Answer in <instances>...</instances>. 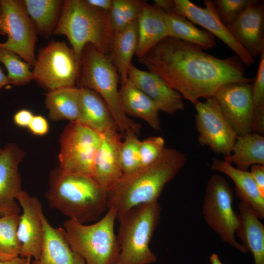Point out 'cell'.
<instances>
[{"label": "cell", "instance_id": "cell-1", "mask_svg": "<svg viewBox=\"0 0 264 264\" xmlns=\"http://www.w3.org/2000/svg\"><path fill=\"white\" fill-rule=\"evenodd\" d=\"M138 59L194 105L200 98L214 97L225 84L251 83L253 80L245 76L243 62L237 56L219 58L171 37L162 39Z\"/></svg>", "mask_w": 264, "mask_h": 264}, {"label": "cell", "instance_id": "cell-2", "mask_svg": "<svg viewBox=\"0 0 264 264\" xmlns=\"http://www.w3.org/2000/svg\"><path fill=\"white\" fill-rule=\"evenodd\" d=\"M186 161L184 153L165 147L154 162L123 175L107 190L108 209L113 208L117 219L135 206L158 201L166 184Z\"/></svg>", "mask_w": 264, "mask_h": 264}, {"label": "cell", "instance_id": "cell-3", "mask_svg": "<svg viewBox=\"0 0 264 264\" xmlns=\"http://www.w3.org/2000/svg\"><path fill=\"white\" fill-rule=\"evenodd\" d=\"M45 197L50 208L81 223L96 221L108 210L107 190L91 176L66 173L59 167L50 174Z\"/></svg>", "mask_w": 264, "mask_h": 264}, {"label": "cell", "instance_id": "cell-4", "mask_svg": "<svg viewBox=\"0 0 264 264\" xmlns=\"http://www.w3.org/2000/svg\"><path fill=\"white\" fill-rule=\"evenodd\" d=\"M53 34L67 37L80 65L87 44L109 56L114 33L109 12L92 6L86 0H66Z\"/></svg>", "mask_w": 264, "mask_h": 264}, {"label": "cell", "instance_id": "cell-5", "mask_svg": "<svg viewBox=\"0 0 264 264\" xmlns=\"http://www.w3.org/2000/svg\"><path fill=\"white\" fill-rule=\"evenodd\" d=\"M119 75L110 57L98 51L92 44L85 45L82 52L77 83L80 88L98 93L108 106L120 132L132 131L137 135L141 126L124 111L118 84Z\"/></svg>", "mask_w": 264, "mask_h": 264}, {"label": "cell", "instance_id": "cell-6", "mask_svg": "<svg viewBox=\"0 0 264 264\" xmlns=\"http://www.w3.org/2000/svg\"><path fill=\"white\" fill-rule=\"evenodd\" d=\"M161 209L158 201L135 206L117 220L120 252L116 264H151L157 257L150 243L158 225Z\"/></svg>", "mask_w": 264, "mask_h": 264}, {"label": "cell", "instance_id": "cell-7", "mask_svg": "<svg viewBox=\"0 0 264 264\" xmlns=\"http://www.w3.org/2000/svg\"><path fill=\"white\" fill-rule=\"evenodd\" d=\"M115 210L109 208L103 218L90 224L68 219L64 223L66 239L86 264H116L120 252L114 232Z\"/></svg>", "mask_w": 264, "mask_h": 264}, {"label": "cell", "instance_id": "cell-8", "mask_svg": "<svg viewBox=\"0 0 264 264\" xmlns=\"http://www.w3.org/2000/svg\"><path fill=\"white\" fill-rule=\"evenodd\" d=\"M233 191L227 180L219 174H213L206 187L202 212L208 226L225 242L243 253L247 251L236 240L238 214L233 209Z\"/></svg>", "mask_w": 264, "mask_h": 264}, {"label": "cell", "instance_id": "cell-9", "mask_svg": "<svg viewBox=\"0 0 264 264\" xmlns=\"http://www.w3.org/2000/svg\"><path fill=\"white\" fill-rule=\"evenodd\" d=\"M80 65L72 48L64 42H50L39 49L32 71L33 80L48 91L74 87Z\"/></svg>", "mask_w": 264, "mask_h": 264}, {"label": "cell", "instance_id": "cell-10", "mask_svg": "<svg viewBox=\"0 0 264 264\" xmlns=\"http://www.w3.org/2000/svg\"><path fill=\"white\" fill-rule=\"evenodd\" d=\"M0 34L8 39L0 47L10 50L33 67L37 31L22 0H0Z\"/></svg>", "mask_w": 264, "mask_h": 264}, {"label": "cell", "instance_id": "cell-11", "mask_svg": "<svg viewBox=\"0 0 264 264\" xmlns=\"http://www.w3.org/2000/svg\"><path fill=\"white\" fill-rule=\"evenodd\" d=\"M101 134L79 123L70 122L60 137L59 167L63 172L92 176Z\"/></svg>", "mask_w": 264, "mask_h": 264}, {"label": "cell", "instance_id": "cell-12", "mask_svg": "<svg viewBox=\"0 0 264 264\" xmlns=\"http://www.w3.org/2000/svg\"><path fill=\"white\" fill-rule=\"evenodd\" d=\"M194 105L199 144L208 146L217 154L224 157L230 155L238 135L222 113L215 97L208 98L204 102L198 101Z\"/></svg>", "mask_w": 264, "mask_h": 264}, {"label": "cell", "instance_id": "cell-13", "mask_svg": "<svg viewBox=\"0 0 264 264\" xmlns=\"http://www.w3.org/2000/svg\"><path fill=\"white\" fill-rule=\"evenodd\" d=\"M204 7L197 6L189 0H170L166 12L184 17L198 24L217 37L232 49L245 64L249 66L254 59L233 37L220 20L214 1L204 0Z\"/></svg>", "mask_w": 264, "mask_h": 264}, {"label": "cell", "instance_id": "cell-14", "mask_svg": "<svg viewBox=\"0 0 264 264\" xmlns=\"http://www.w3.org/2000/svg\"><path fill=\"white\" fill-rule=\"evenodd\" d=\"M214 97L238 136L252 132L254 106L250 83H228L222 86Z\"/></svg>", "mask_w": 264, "mask_h": 264}, {"label": "cell", "instance_id": "cell-15", "mask_svg": "<svg viewBox=\"0 0 264 264\" xmlns=\"http://www.w3.org/2000/svg\"><path fill=\"white\" fill-rule=\"evenodd\" d=\"M22 207L17 235L21 244L20 256L38 259L41 253L44 240L42 205L39 200L22 190L16 197Z\"/></svg>", "mask_w": 264, "mask_h": 264}, {"label": "cell", "instance_id": "cell-16", "mask_svg": "<svg viewBox=\"0 0 264 264\" xmlns=\"http://www.w3.org/2000/svg\"><path fill=\"white\" fill-rule=\"evenodd\" d=\"M24 156L23 150L14 143L0 149V216L21 212L16 197L22 190L19 167Z\"/></svg>", "mask_w": 264, "mask_h": 264}, {"label": "cell", "instance_id": "cell-17", "mask_svg": "<svg viewBox=\"0 0 264 264\" xmlns=\"http://www.w3.org/2000/svg\"><path fill=\"white\" fill-rule=\"evenodd\" d=\"M230 32L254 59L264 49V6L251 0L241 14L227 26Z\"/></svg>", "mask_w": 264, "mask_h": 264}, {"label": "cell", "instance_id": "cell-18", "mask_svg": "<svg viewBox=\"0 0 264 264\" xmlns=\"http://www.w3.org/2000/svg\"><path fill=\"white\" fill-rule=\"evenodd\" d=\"M122 135L117 128L101 133L94 160L92 177L106 190L123 175L120 159Z\"/></svg>", "mask_w": 264, "mask_h": 264}, {"label": "cell", "instance_id": "cell-19", "mask_svg": "<svg viewBox=\"0 0 264 264\" xmlns=\"http://www.w3.org/2000/svg\"><path fill=\"white\" fill-rule=\"evenodd\" d=\"M128 78L156 104L159 110L172 115L184 109L181 94L157 74L139 69L131 63Z\"/></svg>", "mask_w": 264, "mask_h": 264}, {"label": "cell", "instance_id": "cell-20", "mask_svg": "<svg viewBox=\"0 0 264 264\" xmlns=\"http://www.w3.org/2000/svg\"><path fill=\"white\" fill-rule=\"evenodd\" d=\"M44 240L39 258L31 264H86L70 246L64 228H54L43 217Z\"/></svg>", "mask_w": 264, "mask_h": 264}, {"label": "cell", "instance_id": "cell-21", "mask_svg": "<svg viewBox=\"0 0 264 264\" xmlns=\"http://www.w3.org/2000/svg\"><path fill=\"white\" fill-rule=\"evenodd\" d=\"M211 168L228 176L235 184L237 196L259 219L264 218V197L259 191L250 172L234 167L231 163L217 158Z\"/></svg>", "mask_w": 264, "mask_h": 264}, {"label": "cell", "instance_id": "cell-22", "mask_svg": "<svg viewBox=\"0 0 264 264\" xmlns=\"http://www.w3.org/2000/svg\"><path fill=\"white\" fill-rule=\"evenodd\" d=\"M79 88V113L76 122L101 134L112 129H118L101 96L93 90Z\"/></svg>", "mask_w": 264, "mask_h": 264}, {"label": "cell", "instance_id": "cell-23", "mask_svg": "<svg viewBox=\"0 0 264 264\" xmlns=\"http://www.w3.org/2000/svg\"><path fill=\"white\" fill-rule=\"evenodd\" d=\"M166 11L154 4H146L138 19V42L135 53L141 57L156 44L169 37Z\"/></svg>", "mask_w": 264, "mask_h": 264}, {"label": "cell", "instance_id": "cell-24", "mask_svg": "<svg viewBox=\"0 0 264 264\" xmlns=\"http://www.w3.org/2000/svg\"><path fill=\"white\" fill-rule=\"evenodd\" d=\"M121 84L119 94L125 113L144 120L154 130L161 131L160 110L156 104L128 78Z\"/></svg>", "mask_w": 264, "mask_h": 264}, {"label": "cell", "instance_id": "cell-25", "mask_svg": "<svg viewBox=\"0 0 264 264\" xmlns=\"http://www.w3.org/2000/svg\"><path fill=\"white\" fill-rule=\"evenodd\" d=\"M237 236L246 251L252 254L254 264H264V226L245 204L238 205Z\"/></svg>", "mask_w": 264, "mask_h": 264}, {"label": "cell", "instance_id": "cell-26", "mask_svg": "<svg viewBox=\"0 0 264 264\" xmlns=\"http://www.w3.org/2000/svg\"><path fill=\"white\" fill-rule=\"evenodd\" d=\"M138 42L137 20L113 34L109 56L115 66L121 82L128 79V71L135 54Z\"/></svg>", "mask_w": 264, "mask_h": 264}, {"label": "cell", "instance_id": "cell-27", "mask_svg": "<svg viewBox=\"0 0 264 264\" xmlns=\"http://www.w3.org/2000/svg\"><path fill=\"white\" fill-rule=\"evenodd\" d=\"M223 160L245 171L253 165H264V135L252 132L238 136L231 154Z\"/></svg>", "mask_w": 264, "mask_h": 264}, {"label": "cell", "instance_id": "cell-28", "mask_svg": "<svg viewBox=\"0 0 264 264\" xmlns=\"http://www.w3.org/2000/svg\"><path fill=\"white\" fill-rule=\"evenodd\" d=\"M80 88L75 86L48 91L44 94L45 105L53 121H76L79 113Z\"/></svg>", "mask_w": 264, "mask_h": 264}, {"label": "cell", "instance_id": "cell-29", "mask_svg": "<svg viewBox=\"0 0 264 264\" xmlns=\"http://www.w3.org/2000/svg\"><path fill=\"white\" fill-rule=\"evenodd\" d=\"M37 34L50 37L56 28L64 3L62 0H23Z\"/></svg>", "mask_w": 264, "mask_h": 264}, {"label": "cell", "instance_id": "cell-30", "mask_svg": "<svg viewBox=\"0 0 264 264\" xmlns=\"http://www.w3.org/2000/svg\"><path fill=\"white\" fill-rule=\"evenodd\" d=\"M165 19L169 37L195 44L202 49L216 45L214 35L196 27L184 17L166 12Z\"/></svg>", "mask_w": 264, "mask_h": 264}, {"label": "cell", "instance_id": "cell-31", "mask_svg": "<svg viewBox=\"0 0 264 264\" xmlns=\"http://www.w3.org/2000/svg\"><path fill=\"white\" fill-rule=\"evenodd\" d=\"M147 3L143 0H113L109 16L113 33L122 30L137 20Z\"/></svg>", "mask_w": 264, "mask_h": 264}, {"label": "cell", "instance_id": "cell-32", "mask_svg": "<svg viewBox=\"0 0 264 264\" xmlns=\"http://www.w3.org/2000/svg\"><path fill=\"white\" fill-rule=\"evenodd\" d=\"M19 215L0 216V260L20 256L21 244L17 235Z\"/></svg>", "mask_w": 264, "mask_h": 264}, {"label": "cell", "instance_id": "cell-33", "mask_svg": "<svg viewBox=\"0 0 264 264\" xmlns=\"http://www.w3.org/2000/svg\"><path fill=\"white\" fill-rule=\"evenodd\" d=\"M0 62L6 67L10 85L21 86L33 80L31 67L15 53L0 47Z\"/></svg>", "mask_w": 264, "mask_h": 264}, {"label": "cell", "instance_id": "cell-34", "mask_svg": "<svg viewBox=\"0 0 264 264\" xmlns=\"http://www.w3.org/2000/svg\"><path fill=\"white\" fill-rule=\"evenodd\" d=\"M120 147V159L123 175L140 167V144L137 134L132 131L125 132Z\"/></svg>", "mask_w": 264, "mask_h": 264}, {"label": "cell", "instance_id": "cell-35", "mask_svg": "<svg viewBox=\"0 0 264 264\" xmlns=\"http://www.w3.org/2000/svg\"><path fill=\"white\" fill-rule=\"evenodd\" d=\"M250 0H216L214 2L220 20L228 26L241 14Z\"/></svg>", "mask_w": 264, "mask_h": 264}, {"label": "cell", "instance_id": "cell-36", "mask_svg": "<svg viewBox=\"0 0 264 264\" xmlns=\"http://www.w3.org/2000/svg\"><path fill=\"white\" fill-rule=\"evenodd\" d=\"M165 140L161 136H150L140 141V167L154 162L165 149Z\"/></svg>", "mask_w": 264, "mask_h": 264}, {"label": "cell", "instance_id": "cell-37", "mask_svg": "<svg viewBox=\"0 0 264 264\" xmlns=\"http://www.w3.org/2000/svg\"><path fill=\"white\" fill-rule=\"evenodd\" d=\"M260 63L253 85L252 97L253 110H264V49L260 55Z\"/></svg>", "mask_w": 264, "mask_h": 264}, {"label": "cell", "instance_id": "cell-38", "mask_svg": "<svg viewBox=\"0 0 264 264\" xmlns=\"http://www.w3.org/2000/svg\"><path fill=\"white\" fill-rule=\"evenodd\" d=\"M27 128L35 135L44 136L48 133L49 126L45 117L41 115H34Z\"/></svg>", "mask_w": 264, "mask_h": 264}, {"label": "cell", "instance_id": "cell-39", "mask_svg": "<svg viewBox=\"0 0 264 264\" xmlns=\"http://www.w3.org/2000/svg\"><path fill=\"white\" fill-rule=\"evenodd\" d=\"M34 115L31 111L27 109L18 110L13 116V122L17 126L28 128Z\"/></svg>", "mask_w": 264, "mask_h": 264}, {"label": "cell", "instance_id": "cell-40", "mask_svg": "<svg viewBox=\"0 0 264 264\" xmlns=\"http://www.w3.org/2000/svg\"><path fill=\"white\" fill-rule=\"evenodd\" d=\"M261 195L264 197V165L251 166L250 172Z\"/></svg>", "mask_w": 264, "mask_h": 264}, {"label": "cell", "instance_id": "cell-41", "mask_svg": "<svg viewBox=\"0 0 264 264\" xmlns=\"http://www.w3.org/2000/svg\"><path fill=\"white\" fill-rule=\"evenodd\" d=\"M86 2L101 10L109 12L112 6L113 0H86Z\"/></svg>", "mask_w": 264, "mask_h": 264}, {"label": "cell", "instance_id": "cell-42", "mask_svg": "<svg viewBox=\"0 0 264 264\" xmlns=\"http://www.w3.org/2000/svg\"><path fill=\"white\" fill-rule=\"evenodd\" d=\"M28 259V258H24L19 256L9 260H0V264H26Z\"/></svg>", "mask_w": 264, "mask_h": 264}, {"label": "cell", "instance_id": "cell-43", "mask_svg": "<svg viewBox=\"0 0 264 264\" xmlns=\"http://www.w3.org/2000/svg\"><path fill=\"white\" fill-rule=\"evenodd\" d=\"M7 85H10L9 80L0 65V90Z\"/></svg>", "mask_w": 264, "mask_h": 264}, {"label": "cell", "instance_id": "cell-44", "mask_svg": "<svg viewBox=\"0 0 264 264\" xmlns=\"http://www.w3.org/2000/svg\"><path fill=\"white\" fill-rule=\"evenodd\" d=\"M210 261L211 264H223L216 253H213L210 255Z\"/></svg>", "mask_w": 264, "mask_h": 264}, {"label": "cell", "instance_id": "cell-45", "mask_svg": "<svg viewBox=\"0 0 264 264\" xmlns=\"http://www.w3.org/2000/svg\"><path fill=\"white\" fill-rule=\"evenodd\" d=\"M31 258H28V261L26 264H31Z\"/></svg>", "mask_w": 264, "mask_h": 264}, {"label": "cell", "instance_id": "cell-46", "mask_svg": "<svg viewBox=\"0 0 264 264\" xmlns=\"http://www.w3.org/2000/svg\"><path fill=\"white\" fill-rule=\"evenodd\" d=\"M0 14H1V9H0Z\"/></svg>", "mask_w": 264, "mask_h": 264}, {"label": "cell", "instance_id": "cell-47", "mask_svg": "<svg viewBox=\"0 0 264 264\" xmlns=\"http://www.w3.org/2000/svg\"><path fill=\"white\" fill-rule=\"evenodd\" d=\"M0 148H1L0 147Z\"/></svg>", "mask_w": 264, "mask_h": 264}]
</instances>
